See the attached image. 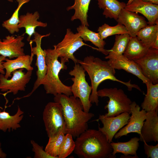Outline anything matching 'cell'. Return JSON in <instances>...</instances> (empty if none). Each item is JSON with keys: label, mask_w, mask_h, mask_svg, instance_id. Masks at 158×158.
I'll list each match as a JSON object with an SVG mask.
<instances>
[{"label": "cell", "mask_w": 158, "mask_h": 158, "mask_svg": "<svg viewBox=\"0 0 158 158\" xmlns=\"http://www.w3.org/2000/svg\"><path fill=\"white\" fill-rule=\"evenodd\" d=\"M158 36V24L147 25L140 29L136 37L142 43L148 48L151 47Z\"/></svg>", "instance_id": "83f0119b"}, {"label": "cell", "mask_w": 158, "mask_h": 158, "mask_svg": "<svg viewBox=\"0 0 158 158\" xmlns=\"http://www.w3.org/2000/svg\"><path fill=\"white\" fill-rule=\"evenodd\" d=\"M23 35L15 37L8 35L2 40L0 39V56L9 59L25 55L23 47L25 43L23 41Z\"/></svg>", "instance_id": "9a60e30c"}, {"label": "cell", "mask_w": 158, "mask_h": 158, "mask_svg": "<svg viewBox=\"0 0 158 158\" xmlns=\"http://www.w3.org/2000/svg\"><path fill=\"white\" fill-rule=\"evenodd\" d=\"M130 155H128L126 156H124L123 155H121L120 157V158H138V156L137 155H132L131 156Z\"/></svg>", "instance_id": "ab89813d"}, {"label": "cell", "mask_w": 158, "mask_h": 158, "mask_svg": "<svg viewBox=\"0 0 158 158\" xmlns=\"http://www.w3.org/2000/svg\"><path fill=\"white\" fill-rule=\"evenodd\" d=\"M6 58V57L4 56H0V74L4 75L5 74V72L3 64L4 61L5 60Z\"/></svg>", "instance_id": "d590c367"}, {"label": "cell", "mask_w": 158, "mask_h": 158, "mask_svg": "<svg viewBox=\"0 0 158 158\" xmlns=\"http://www.w3.org/2000/svg\"><path fill=\"white\" fill-rule=\"evenodd\" d=\"M24 113L19 106L16 112L13 115L5 110L2 111L0 109V130L4 132H10L20 128V123L23 118Z\"/></svg>", "instance_id": "44dd1931"}, {"label": "cell", "mask_w": 158, "mask_h": 158, "mask_svg": "<svg viewBox=\"0 0 158 158\" xmlns=\"http://www.w3.org/2000/svg\"><path fill=\"white\" fill-rule=\"evenodd\" d=\"M91 0H75L73 5L67 8V11L73 9L74 14L71 17V21L79 19L81 25L89 26L87 21V13Z\"/></svg>", "instance_id": "4316f807"}, {"label": "cell", "mask_w": 158, "mask_h": 158, "mask_svg": "<svg viewBox=\"0 0 158 158\" xmlns=\"http://www.w3.org/2000/svg\"><path fill=\"white\" fill-rule=\"evenodd\" d=\"M145 153L147 158H158V144L155 145H150L143 142Z\"/></svg>", "instance_id": "e575fe53"}, {"label": "cell", "mask_w": 158, "mask_h": 158, "mask_svg": "<svg viewBox=\"0 0 158 158\" xmlns=\"http://www.w3.org/2000/svg\"><path fill=\"white\" fill-rule=\"evenodd\" d=\"M133 0H128L127 3L126 4V5H127L130 4L132 1Z\"/></svg>", "instance_id": "60d3db41"}, {"label": "cell", "mask_w": 158, "mask_h": 158, "mask_svg": "<svg viewBox=\"0 0 158 158\" xmlns=\"http://www.w3.org/2000/svg\"><path fill=\"white\" fill-rule=\"evenodd\" d=\"M65 134L61 132L57 135L49 138L45 151L54 158H58L59 150L64 138Z\"/></svg>", "instance_id": "1f68e13d"}, {"label": "cell", "mask_w": 158, "mask_h": 158, "mask_svg": "<svg viewBox=\"0 0 158 158\" xmlns=\"http://www.w3.org/2000/svg\"><path fill=\"white\" fill-rule=\"evenodd\" d=\"M45 61L47 66L46 73L40 83L43 85L47 94L55 96L63 94L68 96L73 95L71 86L64 84L59 78V73L61 70H66L65 63L59 62L58 56L54 49H45Z\"/></svg>", "instance_id": "277c9868"}, {"label": "cell", "mask_w": 158, "mask_h": 158, "mask_svg": "<svg viewBox=\"0 0 158 158\" xmlns=\"http://www.w3.org/2000/svg\"><path fill=\"white\" fill-rule=\"evenodd\" d=\"M151 47L155 49H158V36H157L156 38Z\"/></svg>", "instance_id": "74e56055"}, {"label": "cell", "mask_w": 158, "mask_h": 158, "mask_svg": "<svg viewBox=\"0 0 158 158\" xmlns=\"http://www.w3.org/2000/svg\"><path fill=\"white\" fill-rule=\"evenodd\" d=\"M80 37L85 41H90L98 48V50L106 55H108L109 51L104 49L106 42L102 39L98 33L89 30L87 26L81 25L77 28Z\"/></svg>", "instance_id": "cb8c5ba5"}, {"label": "cell", "mask_w": 158, "mask_h": 158, "mask_svg": "<svg viewBox=\"0 0 158 158\" xmlns=\"http://www.w3.org/2000/svg\"><path fill=\"white\" fill-rule=\"evenodd\" d=\"M30 0H16L18 6L10 18L4 21L2 24L3 27L6 29L11 34L18 32L19 30L18 25L19 21V13L21 7Z\"/></svg>", "instance_id": "f546056e"}, {"label": "cell", "mask_w": 158, "mask_h": 158, "mask_svg": "<svg viewBox=\"0 0 158 158\" xmlns=\"http://www.w3.org/2000/svg\"><path fill=\"white\" fill-rule=\"evenodd\" d=\"M116 20L125 27L130 37L136 36L139 31L148 25L144 17L124 8L121 10Z\"/></svg>", "instance_id": "5bb4252c"}, {"label": "cell", "mask_w": 158, "mask_h": 158, "mask_svg": "<svg viewBox=\"0 0 158 158\" xmlns=\"http://www.w3.org/2000/svg\"><path fill=\"white\" fill-rule=\"evenodd\" d=\"M111 66L115 69H123L132 74L146 84L150 80L142 74L137 64L134 61L128 59L123 55L112 57L108 61Z\"/></svg>", "instance_id": "ac0fdd59"}, {"label": "cell", "mask_w": 158, "mask_h": 158, "mask_svg": "<svg viewBox=\"0 0 158 158\" xmlns=\"http://www.w3.org/2000/svg\"><path fill=\"white\" fill-rule=\"evenodd\" d=\"M14 59L6 58L3 63V66L6 72L4 75L5 78L8 79L12 77V73L15 70L21 69H25L27 71L33 69L31 66L33 59L31 55H24L19 56Z\"/></svg>", "instance_id": "ffe728a7"}, {"label": "cell", "mask_w": 158, "mask_h": 158, "mask_svg": "<svg viewBox=\"0 0 158 158\" xmlns=\"http://www.w3.org/2000/svg\"><path fill=\"white\" fill-rule=\"evenodd\" d=\"M134 61L146 78L153 84L158 83V49L150 47L143 57Z\"/></svg>", "instance_id": "7c38bea8"}, {"label": "cell", "mask_w": 158, "mask_h": 158, "mask_svg": "<svg viewBox=\"0 0 158 158\" xmlns=\"http://www.w3.org/2000/svg\"><path fill=\"white\" fill-rule=\"evenodd\" d=\"M23 70L21 68L15 71L9 79L5 78L4 74H0V90L1 92H6L3 95L10 92L16 95L19 91H25L26 85L31 78L32 71H27L25 73Z\"/></svg>", "instance_id": "30bf717a"}, {"label": "cell", "mask_w": 158, "mask_h": 158, "mask_svg": "<svg viewBox=\"0 0 158 158\" xmlns=\"http://www.w3.org/2000/svg\"><path fill=\"white\" fill-rule=\"evenodd\" d=\"M139 138L135 137L129 141L125 142H112L110 143L112 148V155L113 158L116 157L118 153H122L124 155H137V151L139 146Z\"/></svg>", "instance_id": "603a6c76"}, {"label": "cell", "mask_w": 158, "mask_h": 158, "mask_svg": "<svg viewBox=\"0 0 158 158\" xmlns=\"http://www.w3.org/2000/svg\"><path fill=\"white\" fill-rule=\"evenodd\" d=\"M149 48L143 45L136 36L130 37L123 55L134 61L143 57Z\"/></svg>", "instance_id": "7402d4cb"}, {"label": "cell", "mask_w": 158, "mask_h": 158, "mask_svg": "<svg viewBox=\"0 0 158 158\" xmlns=\"http://www.w3.org/2000/svg\"><path fill=\"white\" fill-rule=\"evenodd\" d=\"M40 15L39 13L36 11L34 13L27 12L25 14L19 16V21L18 25L19 29L24 28L25 33L28 36L27 40L29 42L31 36L36 32L35 28L38 27L45 28L47 26V23L38 21Z\"/></svg>", "instance_id": "d6986e66"}, {"label": "cell", "mask_w": 158, "mask_h": 158, "mask_svg": "<svg viewBox=\"0 0 158 158\" xmlns=\"http://www.w3.org/2000/svg\"><path fill=\"white\" fill-rule=\"evenodd\" d=\"M75 64L73 69L69 73L70 75L74 76L71 79L73 82L71 86V92L74 97L80 100L84 111L88 113L92 105L90 100L92 87L86 81L85 71L83 67L78 63Z\"/></svg>", "instance_id": "8992f818"}, {"label": "cell", "mask_w": 158, "mask_h": 158, "mask_svg": "<svg viewBox=\"0 0 158 158\" xmlns=\"http://www.w3.org/2000/svg\"><path fill=\"white\" fill-rule=\"evenodd\" d=\"M97 31L101 38L103 40L112 35L129 34L125 27L119 23L113 26L105 23L98 28Z\"/></svg>", "instance_id": "4dcf8cb0"}, {"label": "cell", "mask_w": 158, "mask_h": 158, "mask_svg": "<svg viewBox=\"0 0 158 158\" xmlns=\"http://www.w3.org/2000/svg\"><path fill=\"white\" fill-rule=\"evenodd\" d=\"M55 102L61 104L66 124V134L77 138L88 129V122L94 116L92 113L83 110L82 103L78 98L58 94L54 98Z\"/></svg>", "instance_id": "6da1fadb"}, {"label": "cell", "mask_w": 158, "mask_h": 158, "mask_svg": "<svg viewBox=\"0 0 158 158\" xmlns=\"http://www.w3.org/2000/svg\"><path fill=\"white\" fill-rule=\"evenodd\" d=\"M87 45L83 41L78 32L74 33L70 29L66 30V33L62 41L53 46L61 61L64 63L72 60L75 63H78V59L74 55V53L80 48Z\"/></svg>", "instance_id": "ba28073f"}, {"label": "cell", "mask_w": 158, "mask_h": 158, "mask_svg": "<svg viewBox=\"0 0 158 158\" xmlns=\"http://www.w3.org/2000/svg\"><path fill=\"white\" fill-rule=\"evenodd\" d=\"M33 35L34 38L32 40H30V44L31 47V58L33 59L34 55L36 56L35 66L37 68L36 73L37 78L31 91L27 95L23 96V98L30 96L40 86V83L44 78L47 69V66L45 61V49L43 50L42 49L41 44L42 38L49 36L50 33L42 35L36 32Z\"/></svg>", "instance_id": "9c48e42d"}, {"label": "cell", "mask_w": 158, "mask_h": 158, "mask_svg": "<svg viewBox=\"0 0 158 158\" xmlns=\"http://www.w3.org/2000/svg\"><path fill=\"white\" fill-rule=\"evenodd\" d=\"M124 8L128 11L140 13L147 20L148 25L158 24V5L146 2L142 0H133Z\"/></svg>", "instance_id": "e0dca14e"}, {"label": "cell", "mask_w": 158, "mask_h": 158, "mask_svg": "<svg viewBox=\"0 0 158 158\" xmlns=\"http://www.w3.org/2000/svg\"><path fill=\"white\" fill-rule=\"evenodd\" d=\"M74 153L80 158H113V150L99 130L87 129L76 138Z\"/></svg>", "instance_id": "3957f363"}, {"label": "cell", "mask_w": 158, "mask_h": 158, "mask_svg": "<svg viewBox=\"0 0 158 158\" xmlns=\"http://www.w3.org/2000/svg\"><path fill=\"white\" fill-rule=\"evenodd\" d=\"M42 115L49 138L56 136L61 132L66 134V124L61 104L55 102L48 103L44 109Z\"/></svg>", "instance_id": "52a82bcc"}, {"label": "cell", "mask_w": 158, "mask_h": 158, "mask_svg": "<svg viewBox=\"0 0 158 158\" xmlns=\"http://www.w3.org/2000/svg\"><path fill=\"white\" fill-rule=\"evenodd\" d=\"M130 114L125 112L113 117H107L104 115H99L98 119L95 121L100 120L103 125L101 128L98 126V130L105 136L108 142H112L115 134L128 123Z\"/></svg>", "instance_id": "8fae6325"}, {"label": "cell", "mask_w": 158, "mask_h": 158, "mask_svg": "<svg viewBox=\"0 0 158 158\" xmlns=\"http://www.w3.org/2000/svg\"><path fill=\"white\" fill-rule=\"evenodd\" d=\"M145 84L147 92L141 107L146 112L158 110V83L153 84L150 80Z\"/></svg>", "instance_id": "d4e9b609"}, {"label": "cell", "mask_w": 158, "mask_h": 158, "mask_svg": "<svg viewBox=\"0 0 158 158\" xmlns=\"http://www.w3.org/2000/svg\"><path fill=\"white\" fill-rule=\"evenodd\" d=\"M1 146V143L0 142V158H6L7 157V154L3 151Z\"/></svg>", "instance_id": "8d00e7d4"}, {"label": "cell", "mask_w": 158, "mask_h": 158, "mask_svg": "<svg viewBox=\"0 0 158 158\" xmlns=\"http://www.w3.org/2000/svg\"><path fill=\"white\" fill-rule=\"evenodd\" d=\"M142 1L158 5V0H142Z\"/></svg>", "instance_id": "f35d334b"}, {"label": "cell", "mask_w": 158, "mask_h": 158, "mask_svg": "<svg viewBox=\"0 0 158 158\" xmlns=\"http://www.w3.org/2000/svg\"><path fill=\"white\" fill-rule=\"evenodd\" d=\"M60 147L58 155V158H65L74 151L75 143L72 135L67 133Z\"/></svg>", "instance_id": "d6a6232c"}, {"label": "cell", "mask_w": 158, "mask_h": 158, "mask_svg": "<svg viewBox=\"0 0 158 158\" xmlns=\"http://www.w3.org/2000/svg\"><path fill=\"white\" fill-rule=\"evenodd\" d=\"M80 64L88 73L90 78L92 91L90 97L91 103L99 104V100L97 94V88L100 84L104 80H110L120 83L128 87L129 91H131L133 88L141 92L140 87L135 84H132L130 80L124 82L117 79L115 76V70L109 63L108 61L102 60L98 57L92 56L86 57L83 61L78 60Z\"/></svg>", "instance_id": "7a4b0ae2"}, {"label": "cell", "mask_w": 158, "mask_h": 158, "mask_svg": "<svg viewBox=\"0 0 158 158\" xmlns=\"http://www.w3.org/2000/svg\"><path fill=\"white\" fill-rule=\"evenodd\" d=\"M130 37L128 33L116 35L114 46L109 51L108 55L105 59H109L114 56L123 55Z\"/></svg>", "instance_id": "f1b7e54d"}, {"label": "cell", "mask_w": 158, "mask_h": 158, "mask_svg": "<svg viewBox=\"0 0 158 158\" xmlns=\"http://www.w3.org/2000/svg\"><path fill=\"white\" fill-rule=\"evenodd\" d=\"M98 97H107L109 99L104 109L108 112L104 114L107 117L117 116L125 112L130 114L131 100L121 89L117 88H105L97 91Z\"/></svg>", "instance_id": "5b68a950"}, {"label": "cell", "mask_w": 158, "mask_h": 158, "mask_svg": "<svg viewBox=\"0 0 158 158\" xmlns=\"http://www.w3.org/2000/svg\"><path fill=\"white\" fill-rule=\"evenodd\" d=\"M100 9L103 10V14L106 18L116 20L121 10L124 8L126 4L117 0H96Z\"/></svg>", "instance_id": "484cf974"}, {"label": "cell", "mask_w": 158, "mask_h": 158, "mask_svg": "<svg viewBox=\"0 0 158 158\" xmlns=\"http://www.w3.org/2000/svg\"><path fill=\"white\" fill-rule=\"evenodd\" d=\"M8 1L10 2H13V0H7Z\"/></svg>", "instance_id": "b9f144b4"}, {"label": "cell", "mask_w": 158, "mask_h": 158, "mask_svg": "<svg viewBox=\"0 0 158 158\" xmlns=\"http://www.w3.org/2000/svg\"><path fill=\"white\" fill-rule=\"evenodd\" d=\"M30 143L32 146V151L34 153V158H54L43 150L42 146L39 145L34 140H31Z\"/></svg>", "instance_id": "836d02e7"}, {"label": "cell", "mask_w": 158, "mask_h": 158, "mask_svg": "<svg viewBox=\"0 0 158 158\" xmlns=\"http://www.w3.org/2000/svg\"><path fill=\"white\" fill-rule=\"evenodd\" d=\"M1 93L0 92V95H1ZM0 109H3V108L1 107V106H0Z\"/></svg>", "instance_id": "7bdbcfd3"}, {"label": "cell", "mask_w": 158, "mask_h": 158, "mask_svg": "<svg viewBox=\"0 0 158 158\" xmlns=\"http://www.w3.org/2000/svg\"><path fill=\"white\" fill-rule=\"evenodd\" d=\"M158 110L146 112L145 121L140 134V141L148 143L158 141Z\"/></svg>", "instance_id": "2e32d148"}, {"label": "cell", "mask_w": 158, "mask_h": 158, "mask_svg": "<svg viewBox=\"0 0 158 158\" xmlns=\"http://www.w3.org/2000/svg\"><path fill=\"white\" fill-rule=\"evenodd\" d=\"M140 108L135 102L130 104V114L128 123L120 129L114 135L115 139L122 136H126L131 133L140 134L144 121L146 118V112L144 109L140 110Z\"/></svg>", "instance_id": "4fadbf2b"}]
</instances>
